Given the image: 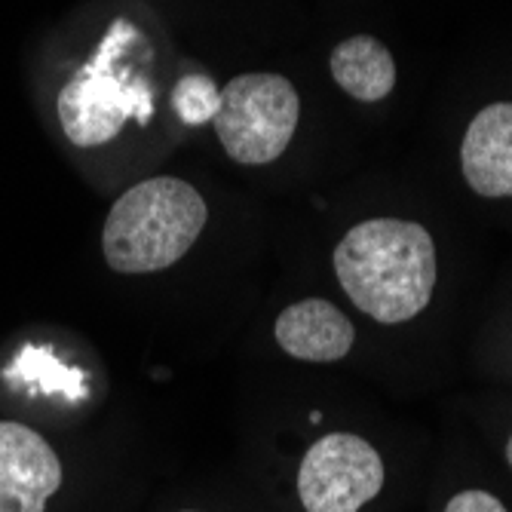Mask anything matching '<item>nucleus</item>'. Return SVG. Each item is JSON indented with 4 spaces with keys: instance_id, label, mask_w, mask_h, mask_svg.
Masks as SVG:
<instances>
[{
    "instance_id": "9b49d317",
    "label": "nucleus",
    "mask_w": 512,
    "mask_h": 512,
    "mask_svg": "<svg viewBox=\"0 0 512 512\" xmlns=\"http://www.w3.org/2000/svg\"><path fill=\"white\" fill-rule=\"evenodd\" d=\"M445 512H506V506L488 491H460L448 500Z\"/></svg>"
},
{
    "instance_id": "39448f33",
    "label": "nucleus",
    "mask_w": 512,
    "mask_h": 512,
    "mask_svg": "<svg viewBox=\"0 0 512 512\" xmlns=\"http://www.w3.org/2000/svg\"><path fill=\"white\" fill-rule=\"evenodd\" d=\"M381 488V454L353 433L322 436L298 470V497L307 512H359Z\"/></svg>"
},
{
    "instance_id": "f03ea898",
    "label": "nucleus",
    "mask_w": 512,
    "mask_h": 512,
    "mask_svg": "<svg viewBox=\"0 0 512 512\" xmlns=\"http://www.w3.org/2000/svg\"><path fill=\"white\" fill-rule=\"evenodd\" d=\"M209 218L194 184L160 175L138 181L108 212L105 261L117 273H157L191 252Z\"/></svg>"
},
{
    "instance_id": "423d86ee",
    "label": "nucleus",
    "mask_w": 512,
    "mask_h": 512,
    "mask_svg": "<svg viewBox=\"0 0 512 512\" xmlns=\"http://www.w3.org/2000/svg\"><path fill=\"white\" fill-rule=\"evenodd\" d=\"M59 485L56 451L34 430L0 421V512H43Z\"/></svg>"
},
{
    "instance_id": "1a4fd4ad",
    "label": "nucleus",
    "mask_w": 512,
    "mask_h": 512,
    "mask_svg": "<svg viewBox=\"0 0 512 512\" xmlns=\"http://www.w3.org/2000/svg\"><path fill=\"white\" fill-rule=\"evenodd\" d=\"M332 77L353 99L381 102L396 86V62L381 40L359 34L335 46Z\"/></svg>"
},
{
    "instance_id": "6e6552de",
    "label": "nucleus",
    "mask_w": 512,
    "mask_h": 512,
    "mask_svg": "<svg viewBox=\"0 0 512 512\" xmlns=\"http://www.w3.org/2000/svg\"><path fill=\"white\" fill-rule=\"evenodd\" d=\"M276 344L301 362H338L350 353L356 332L341 307L307 298L279 313L273 325Z\"/></svg>"
},
{
    "instance_id": "f257e3e1",
    "label": "nucleus",
    "mask_w": 512,
    "mask_h": 512,
    "mask_svg": "<svg viewBox=\"0 0 512 512\" xmlns=\"http://www.w3.org/2000/svg\"><path fill=\"white\" fill-rule=\"evenodd\" d=\"M335 273L350 301L384 325L421 313L436 289V246L427 227L371 218L347 230L335 249Z\"/></svg>"
},
{
    "instance_id": "9d476101",
    "label": "nucleus",
    "mask_w": 512,
    "mask_h": 512,
    "mask_svg": "<svg viewBox=\"0 0 512 512\" xmlns=\"http://www.w3.org/2000/svg\"><path fill=\"white\" fill-rule=\"evenodd\" d=\"M172 108L178 120L188 126L209 123L221 108V89L206 74H188L172 89Z\"/></svg>"
},
{
    "instance_id": "20e7f679",
    "label": "nucleus",
    "mask_w": 512,
    "mask_h": 512,
    "mask_svg": "<svg viewBox=\"0 0 512 512\" xmlns=\"http://www.w3.org/2000/svg\"><path fill=\"white\" fill-rule=\"evenodd\" d=\"M298 117L301 102L286 77L240 74L221 89V108L212 126L230 160L261 166L289 148Z\"/></svg>"
},
{
    "instance_id": "0eeeda50",
    "label": "nucleus",
    "mask_w": 512,
    "mask_h": 512,
    "mask_svg": "<svg viewBox=\"0 0 512 512\" xmlns=\"http://www.w3.org/2000/svg\"><path fill=\"white\" fill-rule=\"evenodd\" d=\"M467 184L482 197H512V102L488 105L476 114L460 145Z\"/></svg>"
},
{
    "instance_id": "f8f14e48",
    "label": "nucleus",
    "mask_w": 512,
    "mask_h": 512,
    "mask_svg": "<svg viewBox=\"0 0 512 512\" xmlns=\"http://www.w3.org/2000/svg\"><path fill=\"white\" fill-rule=\"evenodd\" d=\"M506 460H509V467H512V436H509V445H506Z\"/></svg>"
},
{
    "instance_id": "7ed1b4c3",
    "label": "nucleus",
    "mask_w": 512,
    "mask_h": 512,
    "mask_svg": "<svg viewBox=\"0 0 512 512\" xmlns=\"http://www.w3.org/2000/svg\"><path fill=\"white\" fill-rule=\"evenodd\" d=\"M138 31L129 19H117L102 37L99 50L77 71L59 96V120L77 148H99L126 126V120L148 123L154 117L151 83L117 74V62Z\"/></svg>"
}]
</instances>
